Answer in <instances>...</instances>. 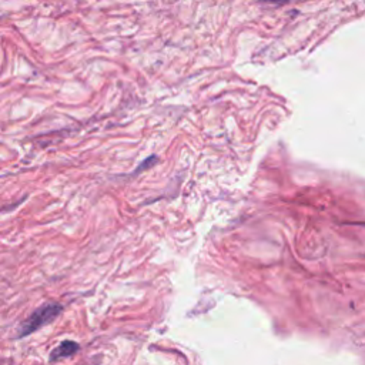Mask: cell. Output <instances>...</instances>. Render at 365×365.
<instances>
[{
    "label": "cell",
    "mask_w": 365,
    "mask_h": 365,
    "mask_svg": "<svg viewBox=\"0 0 365 365\" xmlns=\"http://www.w3.org/2000/svg\"><path fill=\"white\" fill-rule=\"evenodd\" d=\"M61 311H63V307L59 303H47V304L40 306L19 325L17 338L27 337L35 333V331H38L39 328H42L43 325L50 324L60 315Z\"/></svg>",
    "instance_id": "1"
},
{
    "label": "cell",
    "mask_w": 365,
    "mask_h": 365,
    "mask_svg": "<svg viewBox=\"0 0 365 365\" xmlns=\"http://www.w3.org/2000/svg\"><path fill=\"white\" fill-rule=\"evenodd\" d=\"M80 350V345L76 341L72 340H66L63 343H60L52 352H50V361H60L63 358H69L72 355H75L77 351Z\"/></svg>",
    "instance_id": "2"
}]
</instances>
